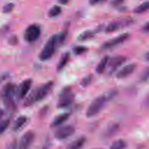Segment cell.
Instances as JSON below:
<instances>
[{"instance_id":"obj_32","label":"cell","mask_w":149,"mask_h":149,"mask_svg":"<svg viewBox=\"0 0 149 149\" xmlns=\"http://www.w3.org/2000/svg\"><path fill=\"white\" fill-rule=\"evenodd\" d=\"M124 0H111V4L113 6H118L123 3Z\"/></svg>"},{"instance_id":"obj_21","label":"cell","mask_w":149,"mask_h":149,"mask_svg":"<svg viewBox=\"0 0 149 149\" xmlns=\"http://www.w3.org/2000/svg\"><path fill=\"white\" fill-rule=\"evenodd\" d=\"M149 9V1H145L136 7L133 10L135 13H141Z\"/></svg>"},{"instance_id":"obj_18","label":"cell","mask_w":149,"mask_h":149,"mask_svg":"<svg viewBox=\"0 0 149 149\" xmlns=\"http://www.w3.org/2000/svg\"><path fill=\"white\" fill-rule=\"evenodd\" d=\"M97 32H98V29L93 31H90V30L84 31L79 35L77 37V40L80 41H86L88 39L91 38L94 36V35Z\"/></svg>"},{"instance_id":"obj_24","label":"cell","mask_w":149,"mask_h":149,"mask_svg":"<svg viewBox=\"0 0 149 149\" xmlns=\"http://www.w3.org/2000/svg\"><path fill=\"white\" fill-rule=\"evenodd\" d=\"M92 80H93V75L91 74H90L81 79V80L80 81V84L81 87H86L91 83Z\"/></svg>"},{"instance_id":"obj_12","label":"cell","mask_w":149,"mask_h":149,"mask_svg":"<svg viewBox=\"0 0 149 149\" xmlns=\"http://www.w3.org/2000/svg\"><path fill=\"white\" fill-rule=\"evenodd\" d=\"M32 85V80L31 79H27L24 80L20 84L17 88V94L20 99L24 98L29 93Z\"/></svg>"},{"instance_id":"obj_34","label":"cell","mask_w":149,"mask_h":149,"mask_svg":"<svg viewBox=\"0 0 149 149\" xmlns=\"http://www.w3.org/2000/svg\"><path fill=\"white\" fill-rule=\"evenodd\" d=\"M49 143L48 140H47L44 144V145H43L42 147L41 148V149H49Z\"/></svg>"},{"instance_id":"obj_2","label":"cell","mask_w":149,"mask_h":149,"mask_svg":"<svg viewBox=\"0 0 149 149\" xmlns=\"http://www.w3.org/2000/svg\"><path fill=\"white\" fill-rule=\"evenodd\" d=\"M53 84L54 82L49 81L33 90L26 99L24 106H30L35 102L42 100L49 94Z\"/></svg>"},{"instance_id":"obj_22","label":"cell","mask_w":149,"mask_h":149,"mask_svg":"<svg viewBox=\"0 0 149 149\" xmlns=\"http://www.w3.org/2000/svg\"><path fill=\"white\" fill-rule=\"evenodd\" d=\"M118 129L119 125L117 123H112L111 125H109V126L107 129L105 135H106L107 137L111 136L118 131Z\"/></svg>"},{"instance_id":"obj_19","label":"cell","mask_w":149,"mask_h":149,"mask_svg":"<svg viewBox=\"0 0 149 149\" xmlns=\"http://www.w3.org/2000/svg\"><path fill=\"white\" fill-rule=\"evenodd\" d=\"M69 58H70V54L69 52H66L62 55V56L61 57V59L59 60L57 65L56 69L58 71L61 70L62 69H63V68L66 65L67 63L68 62Z\"/></svg>"},{"instance_id":"obj_23","label":"cell","mask_w":149,"mask_h":149,"mask_svg":"<svg viewBox=\"0 0 149 149\" xmlns=\"http://www.w3.org/2000/svg\"><path fill=\"white\" fill-rule=\"evenodd\" d=\"M61 8L58 5L53 6L48 11V15L50 17H54L58 16L61 13Z\"/></svg>"},{"instance_id":"obj_37","label":"cell","mask_w":149,"mask_h":149,"mask_svg":"<svg viewBox=\"0 0 149 149\" xmlns=\"http://www.w3.org/2000/svg\"><path fill=\"white\" fill-rule=\"evenodd\" d=\"M146 59H147V61H149V51L147 52L146 54H145V56H144Z\"/></svg>"},{"instance_id":"obj_26","label":"cell","mask_w":149,"mask_h":149,"mask_svg":"<svg viewBox=\"0 0 149 149\" xmlns=\"http://www.w3.org/2000/svg\"><path fill=\"white\" fill-rule=\"evenodd\" d=\"M9 124H10V120L9 119H5L1 121V125H0L1 126H0L1 133H2L7 129Z\"/></svg>"},{"instance_id":"obj_5","label":"cell","mask_w":149,"mask_h":149,"mask_svg":"<svg viewBox=\"0 0 149 149\" xmlns=\"http://www.w3.org/2000/svg\"><path fill=\"white\" fill-rule=\"evenodd\" d=\"M41 34L40 27L35 24L29 26L24 32V39L28 42H32L36 41Z\"/></svg>"},{"instance_id":"obj_16","label":"cell","mask_w":149,"mask_h":149,"mask_svg":"<svg viewBox=\"0 0 149 149\" xmlns=\"http://www.w3.org/2000/svg\"><path fill=\"white\" fill-rule=\"evenodd\" d=\"M27 120V118L24 115H21L17 118L15 120L13 126L12 130L13 131H17L21 129L26 123Z\"/></svg>"},{"instance_id":"obj_10","label":"cell","mask_w":149,"mask_h":149,"mask_svg":"<svg viewBox=\"0 0 149 149\" xmlns=\"http://www.w3.org/2000/svg\"><path fill=\"white\" fill-rule=\"evenodd\" d=\"M34 139V134L31 131L26 132L21 137L17 149H29Z\"/></svg>"},{"instance_id":"obj_9","label":"cell","mask_w":149,"mask_h":149,"mask_svg":"<svg viewBox=\"0 0 149 149\" xmlns=\"http://www.w3.org/2000/svg\"><path fill=\"white\" fill-rule=\"evenodd\" d=\"M132 23V20L130 19H123L118 21L110 23L105 29V33H109L115 31L121 28L127 26Z\"/></svg>"},{"instance_id":"obj_29","label":"cell","mask_w":149,"mask_h":149,"mask_svg":"<svg viewBox=\"0 0 149 149\" xmlns=\"http://www.w3.org/2000/svg\"><path fill=\"white\" fill-rule=\"evenodd\" d=\"M141 78V80L143 81H146L149 79V67L147 68L143 72Z\"/></svg>"},{"instance_id":"obj_6","label":"cell","mask_w":149,"mask_h":149,"mask_svg":"<svg viewBox=\"0 0 149 149\" xmlns=\"http://www.w3.org/2000/svg\"><path fill=\"white\" fill-rule=\"evenodd\" d=\"M129 37L128 33H122L117 37L112 38L109 40L105 42L101 46V49L107 50L112 48L125 41Z\"/></svg>"},{"instance_id":"obj_33","label":"cell","mask_w":149,"mask_h":149,"mask_svg":"<svg viewBox=\"0 0 149 149\" xmlns=\"http://www.w3.org/2000/svg\"><path fill=\"white\" fill-rule=\"evenodd\" d=\"M142 31L144 32H149V21L144 25L142 28Z\"/></svg>"},{"instance_id":"obj_36","label":"cell","mask_w":149,"mask_h":149,"mask_svg":"<svg viewBox=\"0 0 149 149\" xmlns=\"http://www.w3.org/2000/svg\"><path fill=\"white\" fill-rule=\"evenodd\" d=\"M69 0H58V2L62 5H66L69 2Z\"/></svg>"},{"instance_id":"obj_15","label":"cell","mask_w":149,"mask_h":149,"mask_svg":"<svg viewBox=\"0 0 149 149\" xmlns=\"http://www.w3.org/2000/svg\"><path fill=\"white\" fill-rule=\"evenodd\" d=\"M86 141V139L84 136L80 137L69 144L66 149H81L84 145Z\"/></svg>"},{"instance_id":"obj_20","label":"cell","mask_w":149,"mask_h":149,"mask_svg":"<svg viewBox=\"0 0 149 149\" xmlns=\"http://www.w3.org/2000/svg\"><path fill=\"white\" fill-rule=\"evenodd\" d=\"M126 143L122 139H118L114 141L109 147V149H125Z\"/></svg>"},{"instance_id":"obj_1","label":"cell","mask_w":149,"mask_h":149,"mask_svg":"<svg viewBox=\"0 0 149 149\" xmlns=\"http://www.w3.org/2000/svg\"><path fill=\"white\" fill-rule=\"evenodd\" d=\"M116 94L117 91L116 90H111L95 98L89 105L86 111V116L91 118L97 115L106 104L113 98Z\"/></svg>"},{"instance_id":"obj_13","label":"cell","mask_w":149,"mask_h":149,"mask_svg":"<svg viewBox=\"0 0 149 149\" xmlns=\"http://www.w3.org/2000/svg\"><path fill=\"white\" fill-rule=\"evenodd\" d=\"M136 68V65L135 63H130L123 66L116 73V77L118 79H123L126 77L132 74Z\"/></svg>"},{"instance_id":"obj_4","label":"cell","mask_w":149,"mask_h":149,"mask_svg":"<svg viewBox=\"0 0 149 149\" xmlns=\"http://www.w3.org/2000/svg\"><path fill=\"white\" fill-rule=\"evenodd\" d=\"M74 100V95L71 91L70 87L64 88L61 92L57 103L58 108H64L70 105Z\"/></svg>"},{"instance_id":"obj_14","label":"cell","mask_w":149,"mask_h":149,"mask_svg":"<svg viewBox=\"0 0 149 149\" xmlns=\"http://www.w3.org/2000/svg\"><path fill=\"white\" fill-rule=\"evenodd\" d=\"M69 116H70L69 113H61L57 115L52 120L51 123V127H55L61 125L68 119V118H69Z\"/></svg>"},{"instance_id":"obj_28","label":"cell","mask_w":149,"mask_h":149,"mask_svg":"<svg viewBox=\"0 0 149 149\" xmlns=\"http://www.w3.org/2000/svg\"><path fill=\"white\" fill-rule=\"evenodd\" d=\"M66 36V33L65 32H61L59 34H56V40L57 44H62L65 40Z\"/></svg>"},{"instance_id":"obj_8","label":"cell","mask_w":149,"mask_h":149,"mask_svg":"<svg viewBox=\"0 0 149 149\" xmlns=\"http://www.w3.org/2000/svg\"><path fill=\"white\" fill-rule=\"evenodd\" d=\"M75 132V129L71 125L60 127L54 133V137L58 140H64L72 136Z\"/></svg>"},{"instance_id":"obj_27","label":"cell","mask_w":149,"mask_h":149,"mask_svg":"<svg viewBox=\"0 0 149 149\" xmlns=\"http://www.w3.org/2000/svg\"><path fill=\"white\" fill-rule=\"evenodd\" d=\"M14 4L11 2L5 4L2 8V12L4 13H9L11 12L14 8Z\"/></svg>"},{"instance_id":"obj_30","label":"cell","mask_w":149,"mask_h":149,"mask_svg":"<svg viewBox=\"0 0 149 149\" xmlns=\"http://www.w3.org/2000/svg\"><path fill=\"white\" fill-rule=\"evenodd\" d=\"M8 43L12 45H15L18 43V38L16 36L13 35L11 36L8 40Z\"/></svg>"},{"instance_id":"obj_17","label":"cell","mask_w":149,"mask_h":149,"mask_svg":"<svg viewBox=\"0 0 149 149\" xmlns=\"http://www.w3.org/2000/svg\"><path fill=\"white\" fill-rule=\"evenodd\" d=\"M109 60V57L108 55H105L101 59V61L99 62L98 64L97 65V66H96L95 68V72L98 73V74H101L102 73L105 69H106L107 66L108 65V62Z\"/></svg>"},{"instance_id":"obj_11","label":"cell","mask_w":149,"mask_h":149,"mask_svg":"<svg viewBox=\"0 0 149 149\" xmlns=\"http://www.w3.org/2000/svg\"><path fill=\"white\" fill-rule=\"evenodd\" d=\"M126 61V58L122 55L115 56L110 59L108 63V67L109 68V73L110 74L112 73Z\"/></svg>"},{"instance_id":"obj_25","label":"cell","mask_w":149,"mask_h":149,"mask_svg":"<svg viewBox=\"0 0 149 149\" xmlns=\"http://www.w3.org/2000/svg\"><path fill=\"white\" fill-rule=\"evenodd\" d=\"M87 50V48L82 45H78L73 48V51L74 54L76 55H80L82 54L83 53H84Z\"/></svg>"},{"instance_id":"obj_35","label":"cell","mask_w":149,"mask_h":149,"mask_svg":"<svg viewBox=\"0 0 149 149\" xmlns=\"http://www.w3.org/2000/svg\"><path fill=\"white\" fill-rule=\"evenodd\" d=\"M101 0H89V3L91 5H95V4H97Z\"/></svg>"},{"instance_id":"obj_31","label":"cell","mask_w":149,"mask_h":149,"mask_svg":"<svg viewBox=\"0 0 149 149\" xmlns=\"http://www.w3.org/2000/svg\"><path fill=\"white\" fill-rule=\"evenodd\" d=\"M18 144L16 140H14L9 143L6 149H17Z\"/></svg>"},{"instance_id":"obj_7","label":"cell","mask_w":149,"mask_h":149,"mask_svg":"<svg viewBox=\"0 0 149 149\" xmlns=\"http://www.w3.org/2000/svg\"><path fill=\"white\" fill-rule=\"evenodd\" d=\"M17 88L14 84L11 83L6 84L4 86L2 91V97L5 101L9 104L12 103L13 97L16 94H17Z\"/></svg>"},{"instance_id":"obj_3","label":"cell","mask_w":149,"mask_h":149,"mask_svg":"<svg viewBox=\"0 0 149 149\" xmlns=\"http://www.w3.org/2000/svg\"><path fill=\"white\" fill-rule=\"evenodd\" d=\"M56 45V34H54L48 39L43 47L38 56L40 60L41 61H46L49 59L55 52Z\"/></svg>"}]
</instances>
